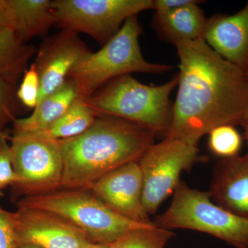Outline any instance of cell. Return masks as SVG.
<instances>
[{
    "instance_id": "obj_1",
    "label": "cell",
    "mask_w": 248,
    "mask_h": 248,
    "mask_svg": "<svg viewBox=\"0 0 248 248\" xmlns=\"http://www.w3.org/2000/svg\"><path fill=\"white\" fill-rule=\"evenodd\" d=\"M175 46L180 71L166 138L197 146L216 127L242 125L248 112V72L222 58L203 39Z\"/></svg>"
},
{
    "instance_id": "obj_2",
    "label": "cell",
    "mask_w": 248,
    "mask_h": 248,
    "mask_svg": "<svg viewBox=\"0 0 248 248\" xmlns=\"http://www.w3.org/2000/svg\"><path fill=\"white\" fill-rule=\"evenodd\" d=\"M156 135L144 127L112 117H96L84 133L60 142L63 160L60 189H87L124 165L139 161Z\"/></svg>"
},
{
    "instance_id": "obj_3",
    "label": "cell",
    "mask_w": 248,
    "mask_h": 248,
    "mask_svg": "<svg viewBox=\"0 0 248 248\" xmlns=\"http://www.w3.org/2000/svg\"><path fill=\"white\" fill-rule=\"evenodd\" d=\"M178 76L161 85L142 84L131 75L109 81L86 99L96 117L128 121L166 138L172 122L170 97Z\"/></svg>"
},
{
    "instance_id": "obj_4",
    "label": "cell",
    "mask_w": 248,
    "mask_h": 248,
    "mask_svg": "<svg viewBox=\"0 0 248 248\" xmlns=\"http://www.w3.org/2000/svg\"><path fill=\"white\" fill-rule=\"evenodd\" d=\"M143 32L138 16L129 18L117 34L96 52L83 55L68 79L76 84L79 97L87 99L109 81L133 73L162 74L172 66L148 62L140 46Z\"/></svg>"
},
{
    "instance_id": "obj_5",
    "label": "cell",
    "mask_w": 248,
    "mask_h": 248,
    "mask_svg": "<svg viewBox=\"0 0 248 248\" xmlns=\"http://www.w3.org/2000/svg\"><path fill=\"white\" fill-rule=\"evenodd\" d=\"M18 205L57 214L82 232L90 242L106 246L127 232L155 225L142 224L122 217L86 189H59L30 196Z\"/></svg>"
},
{
    "instance_id": "obj_6",
    "label": "cell",
    "mask_w": 248,
    "mask_h": 248,
    "mask_svg": "<svg viewBox=\"0 0 248 248\" xmlns=\"http://www.w3.org/2000/svg\"><path fill=\"white\" fill-rule=\"evenodd\" d=\"M166 229H186L215 236L234 248H248V218L214 202L210 192L191 188L180 181L172 203L154 222Z\"/></svg>"
},
{
    "instance_id": "obj_7",
    "label": "cell",
    "mask_w": 248,
    "mask_h": 248,
    "mask_svg": "<svg viewBox=\"0 0 248 248\" xmlns=\"http://www.w3.org/2000/svg\"><path fill=\"white\" fill-rule=\"evenodd\" d=\"M153 0H53L56 25L84 33L102 46L129 18L152 9Z\"/></svg>"
},
{
    "instance_id": "obj_8",
    "label": "cell",
    "mask_w": 248,
    "mask_h": 248,
    "mask_svg": "<svg viewBox=\"0 0 248 248\" xmlns=\"http://www.w3.org/2000/svg\"><path fill=\"white\" fill-rule=\"evenodd\" d=\"M11 148L17 186L27 197L60 189L63 160L60 142L39 133H16Z\"/></svg>"
},
{
    "instance_id": "obj_9",
    "label": "cell",
    "mask_w": 248,
    "mask_h": 248,
    "mask_svg": "<svg viewBox=\"0 0 248 248\" xmlns=\"http://www.w3.org/2000/svg\"><path fill=\"white\" fill-rule=\"evenodd\" d=\"M199 148L169 138L153 143L139 160L143 179L142 202L148 215H155L160 205L174 193L184 171L200 159Z\"/></svg>"
},
{
    "instance_id": "obj_10",
    "label": "cell",
    "mask_w": 248,
    "mask_h": 248,
    "mask_svg": "<svg viewBox=\"0 0 248 248\" xmlns=\"http://www.w3.org/2000/svg\"><path fill=\"white\" fill-rule=\"evenodd\" d=\"M17 244L40 248H86L89 239L57 214L18 205L14 212Z\"/></svg>"
},
{
    "instance_id": "obj_11",
    "label": "cell",
    "mask_w": 248,
    "mask_h": 248,
    "mask_svg": "<svg viewBox=\"0 0 248 248\" xmlns=\"http://www.w3.org/2000/svg\"><path fill=\"white\" fill-rule=\"evenodd\" d=\"M86 190L122 217L142 224H155L142 202L143 179L139 161L111 171Z\"/></svg>"
},
{
    "instance_id": "obj_12",
    "label": "cell",
    "mask_w": 248,
    "mask_h": 248,
    "mask_svg": "<svg viewBox=\"0 0 248 248\" xmlns=\"http://www.w3.org/2000/svg\"><path fill=\"white\" fill-rule=\"evenodd\" d=\"M89 51L74 31L62 29L44 40L32 63L40 81L39 102L66 82L72 68Z\"/></svg>"
},
{
    "instance_id": "obj_13",
    "label": "cell",
    "mask_w": 248,
    "mask_h": 248,
    "mask_svg": "<svg viewBox=\"0 0 248 248\" xmlns=\"http://www.w3.org/2000/svg\"><path fill=\"white\" fill-rule=\"evenodd\" d=\"M202 39L222 58L248 72V1L236 14L207 19Z\"/></svg>"
},
{
    "instance_id": "obj_14",
    "label": "cell",
    "mask_w": 248,
    "mask_h": 248,
    "mask_svg": "<svg viewBox=\"0 0 248 248\" xmlns=\"http://www.w3.org/2000/svg\"><path fill=\"white\" fill-rule=\"evenodd\" d=\"M209 192L220 206L248 218V155L220 160Z\"/></svg>"
},
{
    "instance_id": "obj_15",
    "label": "cell",
    "mask_w": 248,
    "mask_h": 248,
    "mask_svg": "<svg viewBox=\"0 0 248 248\" xmlns=\"http://www.w3.org/2000/svg\"><path fill=\"white\" fill-rule=\"evenodd\" d=\"M10 25L22 43L45 35L56 19L52 0H6Z\"/></svg>"
},
{
    "instance_id": "obj_16",
    "label": "cell",
    "mask_w": 248,
    "mask_h": 248,
    "mask_svg": "<svg viewBox=\"0 0 248 248\" xmlns=\"http://www.w3.org/2000/svg\"><path fill=\"white\" fill-rule=\"evenodd\" d=\"M79 97L76 84L68 79L60 89L44 97L25 118L15 119L14 133L45 131L58 121Z\"/></svg>"
},
{
    "instance_id": "obj_17",
    "label": "cell",
    "mask_w": 248,
    "mask_h": 248,
    "mask_svg": "<svg viewBox=\"0 0 248 248\" xmlns=\"http://www.w3.org/2000/svg\"><path fill=\"white\" fill-rule=\"evenodd\" d=\"M200 2L196 1L166 14L155 13L153 27L160 38L174 45L178 42L203 38L207 18L199 6Z\"/></svg>"
},
{
    "instance_id": "obj_18",
    "label": "cell",
    "mask_w": 248,
    "mask_h": 248,
    "mask_svg": "<svg viewBox=\"0 0 248 248\" xmlns=\"http://www.w3.org/2000/svg\"><path fill=\"white\" fill-rule=\"evenodd\" d=\"M36 51L35 47L18 40L12 29L0 32V79L17 84Z\"/></svg>"
},
{
    "instance_id": "obj_19",
    "label": "cell",
    "mask_w": 248,
    "mask_h": 248,
    "mask_svg": "<svg viewBox=\"0 0 248 248\" xmlns=\"http://www.w3.org/2000/svg\"><path fill=\"white\" fill-rule=\"evenodd\" d=\"M96 116L86 99L79 97L68 110L45 131L37 133L56 141L79 136L93 125Z\"/></svg>"
},
{
    "instance_id": "obj_20",
    "label": "cell",
    "mask_w": 248,
    "mask_h": 248,
    "mask_svg": "<svg viewBox=\"0 0 248 248\" xmlns=\"http://www.w3.org/2000/svg\"><path fill=\"white\" fill-rule=\"evenodd\" d=\"M174 234L170 230L154 225L127 232L108 248H165Z\"/></svg>"
},
{
    "instance_id": "obj_21",
    "label": "cell",
    "mask_w": 248,
    "mask_h": 248,
    "mask_svg": "<svg viewBox=\"0 0 248 248\" xmlns=\"http://www.w3.org/2000/svg\"><path fill=\"white\" fill-rule=\"evenodd\" d=\"M208 147L214 155L221 159L239 156L243 139L234 125L216 127L208 134Z\"/></svg>"
},
{
    "instance_id": "obj_22",
    "label": "cell",
    "mask_w": 248,
    "mask_h": 248,
    "mask_svg": "<svg viewBox=\"0 0 248 248\" xmlns=\"http://www.w3.org/2000/svg\"><path fill=\"white\" fill-rule=\"evenodd\" d=\"M17 97L24 107L32 108V110L38 104L40 97V81L32 63L23 74L22 82L17 89Z\"/></svg>"
},
{
    "instance_id": "obj_23",
    "label": "cell",
    "mask_w": 248,
    "mask_h": 248,
    "mask_svg": "<svg viewBox=\"0 0 248 248\" xmlns=\"http://www.w3.org/2000/svg\"><path fill=\"white\" fill-rule=\"evenodd\" d=\"M17 91V84L0 79V133H4L3 128L6 124L16 119Z\"/></svg>"
},
{
    "instance_id": "obj_24",
    "label": "cell",
    "mask_w": 248,
    "mask_h": 248,
    "mask_svg": "<svg viewBox=\"0 0 248 248\" xmlns=\"http://www.w3.org/2000/svg\"><path fill=\"white\" fill-rule=\"evenodd\" d=\"M11 139L0 138V190L7 186L16 185L17 177L13 162L12 151L8 141Z\"/></svg>"
},
{
    "instance_id": "obj_25",
    "label": "cell",
    "mask_w": 248,
    "mask_h": 248,
    "mask_svg": "<svg viewBox=\"0 0 248 248\" xmlns=\"http://www.w3.org/2000/svg\"><path fill=\"white\" fill-rule=\"evenodd\" d=\"M14 213L0 206V248H17Z\"/></svg>"
},
{
    "instance_id": "obj_26",
    "label": "cell",
    "mask_w": 248,
    "mask_h": 248,
    "mask_svg": "<svg viewBox=\"0 0 248 248\" xmlns=\"http://www.w3.org/2000/svg\"><path fill=\"white\" fill-rule=\"evenodd\" d=\"M197 0H153L155 14H166L195 2Z\"/></svg>"
},
{
    "instance_id": "obj_27",
    "label": "cell",
    "mask_w": 248,
    "mask_h": 248,
    "mask_svg": "<svg viewBox=\"0 0 248 248\" xmlns=\"http://www.w3.org/2000/svg\"><path fill=\"white\" fill-rule=\"evenodd\" d=\"M11 29L6 0H0V32Z\"/></svg>"
},
{
    "instance_id": "obj_28",
    "label": "cell",
    "mask_w": 248,
    "mask_h": 248,
    "mask_svg": "<svg viewBox=\"0 0 248 248\" xmlns=\"http://www.w3.org/2000/svg\"><path fill=\"white\" fill-rule=\"evenodd\" d=\"M243 127H244L245 130V138H246V142H247L248 146V112L246 114V117H245L244 122L242 123Z\"/></svg>"
},
{
    "instance_id": "obj_29",
    "label": "cell",
    "mask_w": 248,
    "mask_h": 248,
    "mask_svg": "<svg viewBox=\"0 0 248 248\" xmlns=\"http://www.w3.org/2000/svg\"><path fill=\"white\" fill-rule=\"evenodd\" d=\"M86 248H108V246H106V245L96 244L90 243L89 246H88Z\"/></svg>"
},
{
    "instance_id": "obj_30",
    "label": "cell",
    "mask_w": 248,
    "mask_h": 248,
    "mask_svg": "<svg viewBox=\"0 0 248 248\" xmlns=\"http://www.w3.org/2000/svg\"><path fill=\"white\" fill-rule=\"evenodd\" d=\"M17 248H40L37 247V246H32V245L20 244V245H18Z\"/></svg>"
},
{
    "instance_id": "obj_31",
    "label": "cell",
    "mask_w": 248,
    "mask_h": 248,
    "mask_svg": "<svg viewBox=\"0 0 248 248\" xmlns=\"http://www.w3.org/2000/svg\"><path fill=\"white\" fill-rule=\"evenodd\" d=\"M6 138L11 139V136H10L9 134L6 133V132H4V133H0V138Z\"/></svg>"
},
{
    "instance_id": "obj_32",
    "label": "cell",
    "mask_w": 248,
    "mask_h": 248,
    "mask_svg": "<svg viewBox=\"0 0 248 248\" xmlns=\"http://www.w3.org/2000/svg\"></svg>"
}]
</instances>
